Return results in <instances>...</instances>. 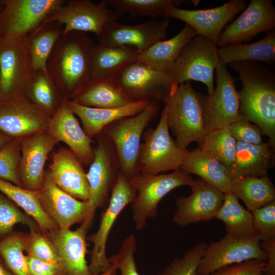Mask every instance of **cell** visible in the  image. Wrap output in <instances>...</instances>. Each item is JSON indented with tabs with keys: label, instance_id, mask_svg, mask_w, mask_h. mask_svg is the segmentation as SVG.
Wrapping results in <instances>:
<instances>
[{
	"label": "cell",
	"instance_id": "52",
	"mask_svg": "<svg viewBox=\"0 0 275 275\" xmlns=\"http://www.w3.org/2000/svg\"><path fill=\"white\" fill-rule=\"evenodd\" d=\"M109 268L104 272L100 275H116L118 270L117 267L115 263H112Z\"/></svg>",
	"mask_w": 275,
	"mask_h": 275
},
{
	"label": "cell",
	"instance_id": "21",
	"mask_svg": "<svg viewBox=\"0 0 275 275\" xmlns=\"http://www.w3.org/2000/svg\"><path fill=\"white\" fill-rule=\"evenodd\" d=\"M93 219L87 218L75 230L58 228L46 233L56 248L65 275H92L86 256L87 234Z\"/></svg>",
	"mask_w": 275,
	"mask_h": 275
},
{
	"label": "cell",
	"instance_id": "48",
	"mask_svg": "<svg viewBox=\"0 0 275 275\" xmlns=\"http://www.w3.org/2000/svg\"><path fill=\"white\" fill-rule=\"evenodd\" d=\"M266 261L251 259L221 267L206 275H263Z\"/></svg>",
	"mask_w": 275,
	"mask_h": 275
},
{
	"label": "cell",
	"instance_id": "8",
	"mask_svg": "<svg viewBox=\"0 0 275 275\" xmlns=\"http://www.w3.org/2000/svg\"><path fill=\"white\" fill-rule=\"evenodd\" d=\"M219 63L217 45L197 35L183 47L171 74L178 85L190 80L202 82L210 95L214 89V72Z\"/></svg>",
	"mask_w": 275,
	"mask_h": 275
},
{
	"label": "cell",
	"instance_id": "10",
	"mask_svg": "<svg viewBox=\"0 0 275 275\" xmlns=\"http://www.w3.org/2000/svg\"><path fill=\"white\" fill-rule=\"evenodd\" d=\"M136 195L135 189L119 172L116 184L111 190L108 203L101 214L98 229L88 238L93 244L89 264L92 275H100L111 266L106 254L109 233L120 213L133 202Z\"/></svg>",
	"mask_w": 275,
	"mask_h": 275
},
{
	"label": "cell",
	"instance_id": "39",
	"mask_svg": "<svg viewBox=\"0 0 275 275\" xmlns=\"http://www.w3.org/2000/svg\"><path fill=\"white\" fill-rule=\"evenodd\" d=\"M24 235L11 232L0 239V255L15 275H31L24 254Z\"/></svg>",
	"mask_w": 275,
	"mask_h": 275
},
{
	"label": "cell",
	"instance_id": "24",
	"mask_svg": "<svg viewBox=\"0 0 275 275\" xmlns=\"http://www.w3.org/2000/svg\"><path fill=\"white\" fill-rule=\"evenodd\" d=\"M49 167L53 181L62 190L77 200L88 201L87 173L81 162L71 150L63 149L55 152Z\"/></svg>",
	"mask_w": 275,
	"mask_h": 275
},
{
	"label": "cell",
	"instance_id": "26",
	"mask_svg": "<svg viewBox=\"0 0 275 275\" xmlns=\"http://www.w3.org/2000/svg\"><path fill=\"white\" fill-rule=\"evenodd\" d=\"M274 149L268 142L253 145L237 142L234 161L227 169L231 181L245 176L268 175L274 162Z\"/></svg>",
	"mask_w": 275,
	"mask_h": 275
},
{
	"label": "cell",
	"instance_id": "46",
	"mask_svg": "<svg viewBox=\"0 0 275 275\" xmlns=\"http://www.w3.org/2000/svg\"><path fill=\"white\" fill-rule=\"evenodd\" d=\"M136 250V238L132 233L123 240L118 253L108 258L109 262L116 265L119 275H140L134 256Z\"/></svg>",
	"mask_w": 275,
	"mask_h": 275
},
{
	"label": "cell",
	"instance_id": "51",
	"mask_svg": "<svg viewBox=\"0 0 275 275\" xmlns=\"http://www.w3.org/2000/svg\"><path fill=\"white\" fill-rule=\"evenodd\" d=\"M0 275H15L8 268L0 255Z\"/></svg>",
	"mask_w": 275,
	"mask_h": 275
},
{
	"label": "cell",
	"instance_id": "23",
	"mask_svg": "<svg viewBox=\"0 0 275 275\" xmlns=\"http://www.w3.org/2000/svg\"><path fill=\"white\" fill-rule=\"evenodd\" d=\"M57 141L50 134L37 133L22 142V155L19 163V175L22 186L38 191L44 179V167L48 154Z\"/></svg>",
	"mask_w": 275,
	"mask_h": 275
},
{
	"label": "cell",
	"instance_id": "31",
	"mask_svg": "<svg viewBox=\"0 0 275 275\" xmlns=\"http://www.w3.org/2000/svg\"><path fill=\"white\" fill-rule=\"evenodd\" d=\"M140 52L128 46L94 45L91 59L92 77H116L127 65L135 62Z\"/></svg>",
	"mask_w": 275,
	"mask_h": 275
},
{
	"label": "cell",
	"instance_id": "41",
	"mask_svg": "<svg viewBox=\"0 0 275 275\" xmlns=\"http://www.w3.org/2000/svg\"><path fill=\"white\" fill-rule=\"evenodd\" d=\"M26 89L38 106L47 111L53 109L57 92L47 73L40 70L33 72Z\"/></svg>",
	"mask_w": 275,
	"mask_h": 275
},
{
	"label": "cell",
	"instance_id": "5",
	"mask_svg": "<svg viewBox=\"0 0 275 275\" xmlns=\"http://www.w3.org/2000/svg\"><path fill=\"white\" fill-rule=\"evenodd\" d=\"M194 181L189 174L180 168L169 174L155 175L141 172L130 181L136 191L131 203L135 229H143L147 219L157 215L159 203L169 192L180 186H190Z\"/></svg>",
	"mask_w": 275,
	"mask_h": 275
},
{
	"label": "cell",
	"instance_id": "47",
	"mask_svg": "<svg viewBox=\"0 0 275 275\" xmlns=\"http://www.w3.org/2000/svg\"><path fill=\"white\" fill-rule=\"evenodd\" d=\"M229 132L237 141L258 145L263 142L260 128L256 125L244 120L232 123L227 127Z\"/></svg>",
	"mask_w": 275,
	"mask_h": 275
},
{
	"label": "cell",
	"instance_id": "37",
	"mask_svg": "<svg viewBox=\"0 0 275 275\" xmlns=\"http://www.w3.org/2000/svg\"><path fill=\"white\" fill-rule=\"evenodd\" d=\"M108 7L112 8L118 17L124 13L131 17L157 16L166 17V11L172 5L178 7L188 1L183 0H104Z\"/></svg>",
	"mask_w": 275,
	"mask_h": 275
},
{
	"label": "cell",
	"instance_id": "42",
	"mask_svg": "<svg viewBox=\"0 0 275 275\" xmlns=\"http://www.w3.org/2000/svg\"><path fill=\"white\" fill-rule=\"evenodd\" d=\"M208 243L201 241L173 260L157 275H198L197 269Z\"/></svg>",
	"mask_w": 275,
	"mask_h": 275
},
{
	"label": "cell",
	"instance_id": "49",
	"mask_svg": "<svg viewBox=\"0 0 275 275\" xmlns=\"http://www.w3.org/2000/svg\"><path fill=\"white\" fill-rule=\"evenodd\" d=\"M26 260L31 275H65L60 263L43 261L29 255L26 256Z\"/></svg>",
	"mask_w": 275,
	"mask_h": 275
},
{
	"label": "cell",
	"instance_id": "33",
	"mask_svg": "<svg viewBox=\"0 0 275 275\" xmlns=\"http://www.w3.org/2000/svg\"><path fill=\"white\" fill-rule=\"evenodd\" d=\"M230 190L250 211L275 201V187L268 175L235 179L231 181Z\"/></svg>",
	"mask_w": 275,
	"mask_h": 275
},
{
	"label": "cell",
	"instance_id": "9",
	"mask_svg": "<svg viewBox=\"0 0 275 275\" xmlns=\"http://www.w3.org/2000/svg\"><path fill=\"white\" fill-rule=\"evenodd\" d=\"M116 78L133 102L154 100L166 105L178 87L170 74L138 62L125 67Z\"/></svg>",
	"mask_w": 275,
	"mask_h": 275
},
{
	"label": "cell",
	"instance_id": "11",
	"mask_svg": "<svg viewBox=\"0 0 275 275\" xmlns=\"http://www.w3.org/2000/svg\"><path fill=\"white\" fill-rule=\"evenodd\" d=\"M95 136L98 146L94 150V157L87 173L90 190L88 217L92 219L98 208L107 205L120 172L119 158L113 143L102 132Z\"/></svg>",
	"mask_w": 275,
	"mask_h": 275
},
{
	"label": "cell",
	"instance_id": "4",
	"mask_svg": "<svg viewBox=\"0 0 275 275\" xmlns=\"http://www.w3.org/2000/svg\"><path fill=\"white\" fill-rule=\"evenodd\" d=\"M204 95L196 91L190 81H186L178 85L164 105L169 129L182 149L194 142L199 143L207 132L203 115Z\"/></svg>",
	"mask_w": 275,
	"mask_h": 275
},
{
	"label": "cell",
	"instance_id": "12",
	"mask_svg": "<svg viewBox=\"0 0 275 275\" xmlns=\"http://www.w3.org/2000/svg\"><path fill=\"white\" fill-rule=\"evenodd\" d=\"M67 1L0 0L2 39L28 35Z\"/></svg>",
	"mask_w": 275,
	"mask_h": 275
},
{
	"label": "cell",
	"instance_id": "6",
	"mask_svg": "<svg viewBox=\"0 0 275 275\" xmlns=\"http://www.w3.org/2000/svg\"><path fill=\"white\" fill-rule=\"evenodd\" d=\"M33 74L28 35L2 38L0 43V90L2 103L23 98V94Z\"/></svg>",
	"mask_w": 275,
	"mask_h": 275
},
{
	"label": "cell",
	"instance_id": "54",
	"mask_svg": "<svg viewBox=\"0 0 275 275\" xmlns=\"http://www.w3.org/2000/svg\"><path fill=\"white\" fill-rule=\"evenodd\" d=\"M2 103V98H1V90H0V105Z\"/></svg>",
	"mask_w": 275,
	"mask_h": 275
},
{
	"label": "cell",
	"instance_id": "18",
	"mask_svg": "<svg viewBox=\"0 0 275 275\" xmlns=\"http://www.w3.org/2000/svg\"><path fill=\"white\" fill-rule=\"evenodd\" d=\"M274 28L275 8L272 1L251 0L241 14L222 31L217 46L246 42Z\"/></svg>",
	"mask_w": 275,
	"mask_h": 275
},
{
	"label": "cell",
	"instance_id": "45",
	"mask_svg": "<svg viewBox=\"0 0 275 275\" xmlns=\"http://www.w3.org/2000/svg\"><path fill=\"white\" fill-rule=\"evenodd\" d=\"M251 212L253 229L259 240H275V201Z\"/></svg>",
	"mask_w": 275,
	"mask_h": 275
},
{
	"label": "cell",
	"instance_id": "35",
	"mask_svg": "<svg viewBox=\"0 0 275 275\" xmlns=\"http://www.w3.org/2000/svg\"><path fill=\"white\" fill-rule=\"evenodd\" d=\"M63 31L62 25L51 21L40 25L28 35L33 72L40 70L47 73V60Z\"/></svg>",
	"mask_w": 275,
	"mask_h": 275
},
{
	"label": "cell",
	"instance_id": "22",
	"mask_svg": "<svg viewBox=\"0 0 275 275\" xmlns=\"http://www.w3.org/2000/svg\"><path fill=\"white\" fill-rule=\"evenodd\" d=\"M49 134L57 141H62L82 163L90 166L94 157L92 141L80 127L74 114L63 99L49 122Z\"/></svg>",
	"mask_w": 275,
	"mask_h": 275
},
{
	"label": "cell",
	"instance_id": "38",
	"mask_svg": "<svg viewBox=\"0 0 275 275\" xmlns=\"http://www.w3.org/2000/svg\"><path fill=\"white\" fill-rule=\"evenodd\" d=\"M237 141L227 128L208 131L198 143V148L228 169L234 161Z\"/></svg>",
	"mask_w": 275,
	"mask_h": 275
},
{
	"label": "cell",
	"instance_id": "20",
	"mask_svg": "<svg viewBox=\"0 0 275 275\" xmlns=\"http://www.w3.org/2000/svg\"><path fill=\"white\" fill-rule=\"evenodd\" d=\"M36 191L43 208L59 228H70L89 216L88 201L77 200L62 190L50 172L44 174L42 187Z\"/></svg>",
	"mask_w": 275,
	"mask_h": 275
},
{
	"label": "cell",
	"instance_id": "50",
	"mask_svg": "<svg viewBox=\"0 0 275 275\" xmlns=\"http://www.w3.org/2000/svg\"><path fill=\"white\" fill-rule=\"evenodd\" d=\"M260 245L267 255L264 274L275 275V240L260 241Z\"/></svg>",
	"mask_w": 275,
	"mask_h": 275
},
{
	"label": "cell",
	"instance_id": "55",
	"mask_svg": "<svg viewBox=\"0 0 275 275\" xmlns=\"http://www.w3.org/2000/svg\"><path fill=\"white\" fill-rule=\"evenodd\" d=\"M1 41H2V37H1V35L0 34V43H1Z\"/></svg>",
	"mask_w": 275,
	"mask_h": 275
},
{
	"label": "cell",
	"instance_id": "19",
	"mask_svg": "<svg viewBox=\"0 0 275 275\" xmlns=\"http://www.w3.org/2000/svg\"><path fill=\"white\" fill-rule=\"evenodd\" d=\"M169 25L168 19H152L135 25L108 22L103 28L98 38L99 43L106 46L131 47L141 52L156 42L163 40Z\"/></svg>",
	"mask_w": 275,
	"mask_h": 275
},
{
	"label": "cell",
	"instance_id": "25",
	"mask_svg": "<svg viewBox=\"0 0 275 275\" xmlns=\"http://www.w3.org/2000/svg\"><path fill=\"white\" fill-rule=\"evenodd\" d=\"M45 121L44 113L23 98L0 105V131L9 136L37 132L43 127Z\"/></svg>",
	"mask_w": 275,
	"mask_h": 275
},
{
	"label": "cell",
	"instance_id": "43",
	"mask_svg": "<svg viewBox=\"0 0 275 275\" xmlns=\"http://www.w3.org/2000/svg\"><path fill=\"white\" fill-rule=\"evenodd\" d=\"M20 142L11 139L0 148V179L22 187L19 175Z\"/></svg>",
	"mask_w": 275,
	"mask_h": 275
},
{
	"label": "cell",
	"instance_id": "40",
	"mask_svg": "<svg viewBox=\"0 0 275 275\" xmlns=\"http://www.w3.org/2000/svg\"><path fill=\"white\" fill-rule=\"evenodd\" d=\"M19 223L27 225L30 231L38 230L35 221L0 192V239L12 232L14 226Z\"/></svg>",
	"mask_w": 275,
	"mask_h": 275
},
{
	"label": "cell",
	"instance_id": "1",
	"mask_svg": "<svg viewBox=\"0 0 275 275\" xmlns=\"http://www.w3.org/2000/svg\"><path fill=\"white\" fill-rule=\"evenodd\" d=\"M238 74L242 87L238 91L242 119L252 122L275 146V74L264 64L237 62L228 64Z\"/></svg>",
	"mask_w": 275,
	"mask_h": 275
},
{
	"label": "cell",
	"instance_id": "14",
	"mask_svg": "<svg viewBox=\"0 0 275 275\" xmlns=\"http://www.w3.org/2000/svg\"><path fill=\"white\" fill-rule=\"evenodd\" d=\"M251 259L267 261V255L257 236L238 237L227 233L218 241L208 244L197 274L206 275L221 267Z\"/></svg>",
	"mask_w": 275,
	"mask_h": 275
},
{
	"label": "cell",
	"instance_id": "53",
	"mask_svg": "<svg viewBox=\"0 0 275 275\" xmlns=\"http://www.w3.org/2000/svg\"><path fill=\"white\" fill-rule=\"evenodd\" d=\"M12 138L4 134L0 131V148L8 143Z\"/></svg>",
	"mask_w": 275,
	"mask_h": 275
},
{
	"label": "cell",
	"instance_id": "17",
	"mask_svg": "<svg viewBox=\"0 0 275 275\" xmlns=\"http://www.w3.org/2000/svg\"><path fill=\"white\" fill-rule=\"evenodd\" d=\"M191 194L177 199V209L173 222L178 227L210 221L222 206L225 194L213 185L199 178L190 186Z\"/></svg>",
	"mask_w": 275,
	"mask_h": 275
},
{
	"label": "cell",
	"instance_id": "56",
	"mask_svg": "<svg viewBox=\"0 0 275 275\" xmlns=\"http://www.w3.org/2000/svg\"><path fill=\"white\" fill-rule=\"evenodd\" d=\"M263 275H265V274H264Z\"/></svg>",
	"mask_w": 275,
	"mask_h": 275
},
{
	"label": "cell",
	"instance_id": "7",
	"mask_svg": "<svg viewBox=\"0 0 275 275\" xmlns=\"http://www.w3.org/2000/svg\"><path fill=\"white\" fill-rule=\"evenodd\" d=\"M142 139L139 162L141 172L146 174L158 175L179 169L189 152L179 147L171 138L164 107L156 128L145 130Z\"/></svg>",
	"mask_w": 275,
	"mask_h": 275
},
{
	"label": "cell",
	"instance_id": "15",
	"mask_svg": "<svg viewBox=\"0 0 275 275\" xmlns=\"http://www.w3.org/2000/svg\"><path fill=\"white\" fill-rule=\"evenodd\" d=\"M118 17L104 0L96 4L91 0H70L59 8L40 25L56 21L64 27L63 34L71 31L92 32L98 38L104 25Z\"/></svg>",
	"mask_w": 275,
	"mask_h": 275
},
{
	"label": "cell",
	"instance_id": "32",
	"mask_svg": "<svg viewBox=\"0 0 275 275\" xmlns=\"http://www.w3.org/2000/svg\"><path fill=\"white\" fill-rule=\"evenodd\" d=\"M180 168L189 175H198L200 178L216 187L224 194L231 191V180L227 168L198 148L189 151Z\"/></svg>",
	"mask_w": 275,
	"mask_h": 275
},
{
	"label": "cell",
	"instance_id": "36",
	"mask_svg": "<svg viewBox=\"0 0 275 275\" xmlns=\"http://www.w3.org/2000/svg\"><path fill=\"white\" fill-rule=\"evenodd\" d=\"M225 224L227 233L238 237L256 235L251 212L245 209L231 191L225 194L224 202L214 216Z\"/></svg>",
	"mask_w": 275,
	"mask_h": 275
},
{
	"label": "cell",
	"instance_id": "3",
	"mask_svg": "<svg viewBox=\"0 0 275 275\" xmlns=\"http://www.w3.org/2000/svg\"><path fill=\"white\" fill-rule=\"evenodd\" d=\"M160 102L151 101L140 113L117 119L105 126L101 132L114 145L120 172L131 181L141 172L139 162L141 140L145 128L158 114Z\"/></svg>",
	"mask_w": 275,
	"mask_h": 275
},
{
	"label": "cell",
	"instance_id": "44",
	"mask_svg": "<svg viewBox=\"0 0 275 275\" xmlns=\"http://www.w3.org/2000/svg\"><path fill=\"white\" fill-rule=\"evenodd\" d=\"M30 232L24 235V251L27 255L43 261L60 263L57 250L50 238L38 230Z\"/></svg>",
	"mask_w": 275,
	"mask_h": 275
},
{
	"label": "cell",
	"instance_id": "34",
	"mask_svg": "<svg viewBox=\"0 0 275 275\" xmlns=\"http://www.w3.org/2000/svg\"><path fill=\"white\" fill-rule=\"evenodd\" d=\"M0 192L23 209L46 233L59 227L43 208L36 191H31L0 179Z\"/></svg>",
	"mask_w": 275,
	"mask_h": 275
},
{
	"label": "cell",
	"instance_id": "27",
	"mask_svg": "<svg viewBox=\"0 0 275 275\" xmlns=\"http://www.w3.org/2000/svg\"><path fill=\"white\" fill-rule=\"evenodd\" d=\"M71 100L90 107L105 108L134 102L121 88L116 77H92Z\"/></svg>",
	"mask_w": 275,
	"mask_h": 275
},
{
	"label": "cell",
	"instance_id": "16",
	"mask_svg": "<svg viewBox=\"0 0 275 275\" xmlns=\"http://www.w3.org/2000/svg\"><path fill=\"white\" fill-rule=\"evenodd\" d=\"M244 0H231L212 9L186 10L172 5L166 11V17L180 20L217 45L225 26L246 8Z\"/></svg>",
	"mask_w": 275,
	"mask_h": 275
},
{
	"label": "cell",
	"instance_id": "28",
	"mask_svg": "<svg viewBox=\"0 0 275 275\" xmlns=\"http://www.w3.org/2000/svg\"><path fill=\"white\" fill-rule=\"evenodd\" d=\"M197 35L193 28L185 24L180 32L173 37L157 41L140 52L135 62L171 74L183 47Z\"/></svg>",
	"mask_w": 275,
	"mask_h": 275
},
{
	"label": "cell",
	"instance_id": "29",
	"mask_svg": "<svg viewBox=\"0 0 275 275\" xmlns=\"http://www.w3.org/2000/svg\"><path fill=\"white\" fill-rule=\"evenodd\" d=\"M66 100L73 113L80 118L84 130L90 138L100 133L112 122L140 113L150 102L137 101L118 107L99 108L85 106L69 99Z\"/></svg>",
	"mask_w": 275,
	"mask_h": 275
},
{
	"label": "cell",
	"instance_id": "30",
	"mask_svg": "<svg viewBox=\"0 0 275 275\" xmlns=\"http://www.w3.org/2000/svg\"><path fill=\"white\" fill-rule=\"evenodd\" d=\"M219 62H257L272 65L275 63V31L266 33L262 39L252 43L226 45L218 48Z\"/></svg>",
	"mask_w": 275,
	"mask_h": 275
},
{
	"label": "cell",
	"instance_id": "2",
	"mask_svg": "<svg viewBox=\"0 0 275 275\" xmlns=\"http://www.w3.org/2000/svg\"><path fill=\"white\" fill-rule=\"evenodd\" d=\"M93 41L86 33L71 31L55 43L46 64L57 92L73 99L91 78Z\"/></svg>",
	"mask_w": 275,
	"mask_h": 275
},
{
	"label": "cell",
	"instance_id": "13",
	"mask_svg": "<svg viewBox=\"0 0 275 275\" xmlns=\"http://www.w3.org/2000/svg\"><path fill=\"white\" fill-rule=\"evenodd\" d=\"M216 86L210 95H204L203 115L207 132L227 128L242 120L239 112L237 79L227 69V65L219 63L215 69Z\"/></svg>",
	"mask_w": 275,
	"mask_h": 275
}]
</instances>
